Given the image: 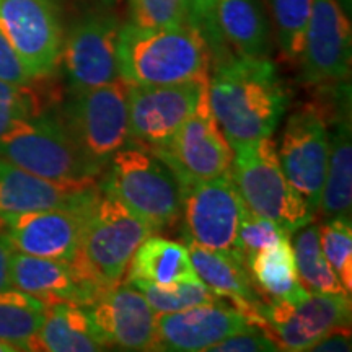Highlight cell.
<instances>
[{
    "instance_id": "obj_1",
    "label": "cell",
    "mask_w": 352,
    "mask_h": 352,
    "mask_svg": "<svg viewBox=\"0 0 352 352\" xmlns=\"http://www.w3.org/2000/svg\"><path fill=\"white\" fill-rule=\"evenodd\" d=\"M208 98L232 148L272 135L289 103L270 59L239 56L217 64L209 76Z\"/></svg>"
},
{
    "instance_id": "obj_2",
    "label": "cell",
    "mask_w": 352,
    "mask_h": 352,
    "mask_svg": "<svg viewBox=\"0 0 352 352\" xmlns=\"http://www.w3.org/2000/svg\"><path fill=\"white\" fill-rule=\"evenodd\" d=\"M118 72L127 85H171L210 76L209 44L199 26L140 28L126 23L118 36Z\"/></svg>"
},
{
    "instance_id": "obj_3",
    "label": "cell",
    "mask_w": 352,
    "mask_h": 352,
    "mask_svg": "<svg viewBox=\"0 0 352 352\" xmlns=\"http://www.w3.org/2000/svg\"><path fill=\"white\" fill-rule=\"evenodd\" d=\"M157 230L100 186L87 206L80 248L70 266L100 294L121 284L132 254Z\"/></svg>"
},
{
    "instance_id": "obj_4",
    "label": "cell",
    "mask_w": 352,
    "mask_h": 352,
    "mask_svg": "<svg viewBox=\"0 0 352 352\" xmlns=\"http://www.w3.org/2000/svg\"><path fill=\"white\" fill-rule=\"evenodd\" d=\"M101 176L100 186L157 232L173 226L182 215L183 189L178 176L144 145L127 140Z\"/></svg>"
},
{
    "instance_id": "obj_5",
    "label": "cell",
    "mask_w": 352,
    "mask_h": 352,
    "mask_svg": "<svg viewBox=\"0 0 352 352\" xmlns=\"http://www.w3.org/2000/svg\"><path fill=\"white\" fill-rule=\"evenodd\" d=\"M230 176L250 212L272 220L290 235L314 222L315 214L285 178L271 135L233 148Z\"/></svg>"
},
{
    "instance_id": "obj_6",
    "label": "cell",
    "mask_w": 352,
    "mask_h": 352,
    "mask_svg": "<svg viewBox=\"0 0 352 352\" xmlns=\"http://www.w3.org/2000/svg\"><path fill=\"white\" fill-rule=\"evenodd\" d=\"M0 157L30 173L54 182L98 183L100 173L85 160L63 121L26 118L0 138Z\"/></svg>"
},
{
    "instance_id": "obj_7",
    "label": "cell",
    "mask_w": 352,
    "mask_h": 352,
    "mask_svg": "<svg viewBox=\"0 0 352 352\" xmlns=\"http://www.w3.org/2000/svg\"><path fill=\"white\" fill-rule=\"evenodd\" d=\"M60 121L85 160L103 175L111 157L129 140L127 83L120 78L72 91Z\"/></svg>"
},
{
    "instance_id": "obj_8",
    "label": "cell",
    "mask_w": 352,
    "mask_h": 352,
    "mask_svg": "<svg viewBox=\"0 0 352 352\" xmlns=\"http://www.w3.org/2000/svg\"><path fill=\"white\" fill-rule=\"evenodd\" d=\"M259 314L279 351L303 352L314 349L329 333L351 328L352 303L351 296L344 294L307 292L294 302L270 298Z\"/></svg>"
},
{
    "instance_id": "obj_9",
    "label": "cell",
    "mask_w": 352,
    "mask_h": 352,
    "mask_svg": "<svg viewBox=\"0 0 352 352\" xmlns=\"http://www.w3.org/2000/svg\"><path fill=\"white\" fill-rule=\"evenodd\" d=\"M183 239L204 248L239 252L236 233L243 201L230 173L202 182H182Z\"/></svg>"
},
{
    "instance_id": "obj_10",
    "label": "cell",
    "mask_w": 352,
    "mask_h": 352,
    "mask_svg": "<svg viewBox=\"0 0 352 352\" xmlns=\"http://www.w3.org/2000/svg\"><path fill=\"white\" fill-rule=\"evenodd\" d=\"M160 157L182 182H202L230 173L233 148L210 111L208 90L196 111L162 147L148 148Z\"/></svg>"
},
{
    "instance_id": "obj_11",
    "label": "cell",
    "mask_w": 352,
    "mask_h": 352,
    "mask_svg": "<svg viewBox=\"0 0 352 352\" xmlns=\"http://www.w3.org/2000/svg\"><path fill=\"white\" fill-rule=\"evenodd\" d=\"M209 78L171 85H127L129 140L155 148L165 145L196 111Z\"/></svg>"
},
{
    "instance_id": "obj_12",
    "label": "cell",
    "mask_w": 352,
    "mask_h": 352,
    "mask_svg": "<svg viewBox=\"0 0 352 352\" xmlns=\"http://www.w3.org/2000/svg\"><path fill=\"white\" fill-rule=\"evenodd\" d=\"M279 153L285 178L300 192L314 214L327 176L329 134L324 114L316 107L298 109L289 118Z\"/></svg>"
},
{
    "instance_id": "obj_13",
    "label": "cell",
    "mask_w": 352,
    "mask_h": 352,
    "mask_svg": "<svg viewBox=\"0 0 352 352\" xmlns=\"http://www.w3.org/2000/svg\"><path fill=\"white\" fill-rule=\"evenodd\" d=\"M90 197L76 206L0 217V236L12 246L13 252L72 261L80 248Z\"/></svg>"
},
{
    "instance_id": "obj_14",
    "label": "cell",
    "mask_w": 352,
    "mask_h": 352,
    "mask_svg": "<svg viewBox=\"0 0 352 352\" xmlns=\"http://www.w3.org/2000/svg\"><path fill=\"white\" fill-rule=\"evenodd\" d=\"M120 28V21L108 13H90L70 28L60 51L70 91L120 80L116 54Z\"/></svg>"
},
{
    "instance_id": "obj_15",
    "label": "cell",
    "mask_w": 352,
    "mask_h": 352,
    "mask_svg": "<svg viewBox=\"0 0 352 352\" xmlns=\"http://www.w3.org/2000/svg\"><path fill=\"white\" fill-rule=\"evenodd\" d=\"M302 80L341 83L351 76L352 30L340 0H314L300 59Z\"/></svg>"
},
{
    "instance_id": "obj_16",
    "label": "cell",
    "mask_w": 352,
    "mask_h": 352,
    "mask_svg": "<svg viewBox=\"0 0 352 352\" xmlns=\"http://www.w3.org/2000/svg\"><path fill=\"white\" fill-rule=\"evenodd\" d=\"M0 28L33 78L54 74L60 63L63 30L51 0H0Z\"/></svg>"
},
{
    "instance_id": "obj_17",
    "label": "cell",
    "mask_w": 352,
    "mask_h": 352,
    "mask_svg": "<svg viewBox=\"0 0 352 352\" xmlns=\"http://www.w3.org/2000/svg\"><path fill=\"white\" fill-rule=\"evenodd\" d=\"M253 324L236 307L206 303L158 314L153 351L201 352Z\"/></svg>"
},
{
    "instance_id": "obj_18",
    "label": "cell",
    "mask_w": 352,
    "mask_h": 352,
    "mask_svg": "<svg viewBox=\"0 0 352 352\" xmlns=\"http://www.w3.org/2000/svg\"><path fill=\"white\" fill-rule=\"evenodd\" d=\"M85 308L107 346L153 351L157 314L134 285H114Z\"/></svg>"
},
{
    "instance_id": "obj_19",
    "label": "cell",
    "mask_w": 352,
    "mask_h": 352,
    "mask_svg": "<svg viewBox=\"0 0 352 352\" xmlns=\"http://www.w3.org/2000/svg\"><path fill=\"white\" fill-rule=\"evenodd\" d=\"M12 287L36 297L46 307L57 303L91 305L101 294L85 283L67 261L13 252L10 259Z\"/></svg>"
},
{
    "instance_id": "obj_20",
    "label": "cell",
    "mask_w": 352,
    "mask_h": 352,
    "mask_svg": "<svg viewBox=\"0 0 352 352\" xmlns=\"http://www.w3.org/2000/svg\"><path fill=\"white\" fill-rule=\"evenodd\" d=\"M98 183L54 182L0 157V217L80 204L91 196Z\"/></svg>"
},
{
    "instance_id": "obj_21",
    "label": "cell",
    "mask_w": 352,
    "mask_h": 352,
    "mask_svg": "<svg viewBox=\"0 0 352 352\" xmlns=\"http://www.w3.org/2000/svg\"><path fill=\"white\" fill-rule=\"evenodd\" d=\"M192 267L199 279L217 296L228 298L253 324L264 328L259 308L264 300L254 285L245 258L239 252H220L186 241Z\"/></svg>"
},
{
    "instance_id": "obj_22",
    "label": "cell",
    "mask_w": 352,
    "mask_h": 352,
    "mask_svg": "<svg viewBox=\"0 0 352 352\" xmlns=\"http://www.w3.org/2000/svg\"><path fill=\"white\" fill-rule=\"evenodd\" d=\"M215 28L239 57L270 59L271 23L261 0H215Z\"/></svg>"
},
{
    "instance_id": "obj_23",
    "label": "cell",
    "mask_w": 352,
    "mask_h": 352,
    "mask_svg": "<svg viewBox=\"0 0 352 352\" xmlns=\"http://www.w3.org/2000/svg\"><path fill=\"white\" fill-rule=\"evenodd\" d=\"M334 127L329 134L327 176L318 210L324 220L351 217L352 209V132L351 100L342 101L333 118Z\"/></svg>"
},
{
    "instance_id": "obj_24",
    "label": "cell",
    "mask_w": 352,
    "mask_h": 352,
    "mask_svg": "<svg viewBox=\"0 0 352 352\" xmlns=\"http://www.w3.org/2000/svg\"><path fill=\"white\" fill-rule=\"evenodd\" d=\"M126 272V283L142 280L158 287H175L201 280L192 267L186 245L157 235H151L139 245Z\"/></svg>"
},
{
    "instance_id": "obj_25",
    "label": "cell",
    "mask_w": 352,
    "mask_h": 352,
    "mask_svg": "<svg viewBox=\"0 0 352 352\" xmlns=\"http://www.w3.org/2000/svg\"><path fill=\"white\" fill-rule=\"evenodd\" d=\"M107 349V342L101 338L85 307L72 303L46 307L43 324L34 341V351L96 352Z\"/></svg>"
},
{
    "instance_id": "obj_26",
    "label": "cell",
    "mask_w": 352,
    "mask_h": 352,
    "mask_svg": "<svg viewBox=\"0 0 352 352\" xmlns=\"http://www.w3.org/2000/svg\"><path fill=\"white\" fill-rule=\"evenodd\" d=\"M245 263L254 285L264 296L289 302L307 296L308 290L298 279L290 239L254 253Z\"/></svg>"
},
{
    "instance_id": "obj_27",
    "label": "cell",
    "mask_w": 352,
    "mask_h": 352,
    "mask_svg": "<svg viewBox=\"0 0 352 352\" xmlns=\"http://www.w3.org/2000/svg\"><path fill=\"white\" fill-rule=\"evenodd\" d=\"M46 305L36 297L10 287L0 290V341L16 351H34V341L43 324Z\"/></svg>"
},
{
    "instance_id": "obj_28",
    "label": "cell",
    "mask_w": 352,
    "mask_h": 352,
    "mask_svg": "<svg viewBox=\"0 0 352 352\" xmlns=\"http://www.w3.org/2000/svg\"><path fill=\"white\" fill-rule=\"evenodd\" d=\"M294 235V254L298 279L308 292L321 294H344L351 296L341 284L340 277L333 271L331 264L328 263L323 250L320 246L318 226L307 223L305 227L298 228Z\"/></svg>"
},
{
    "instance_id": "obj_29",
    "label": "cell",
    "mask_w": 352,
    "mask_h": 352,
    "mask_svg": "<svg viewBox=\"0 0 352 352\" xmlns=\"http://www.w3.org/2000/svg\"><path fill=\"white\" fill-rule=\"evenodd\" d=\"M277 43L290 63H298L314 0H270Z\"/></svg>"
},
{
    "instance_id": "obj_30",
    "label": "cell",
    "mask_w": 352,
    "mask_h": 352,
    "mask_svg": "<svg viewBox=\"0 0 352 352\" xmlns=\"http://www.w3.org/2000/svg\"><path fill=\"white\" fill-rule=\"evenodd\" d=\"M127 284L134 285L144 294L157 315L171 314V311L206 305V303H223V298L217 296L212 289H209L202 280L178 284L175 287H158V285L142 283V280H132Z\"/></svg>"
},
{
    "instance_id": "obj_31",
    "label": "cell",
    "mask_w": 352,
    "mask_h": 352,
    "mask_svg": "<svg viewBox=\"0 0 352 352\" xmlns=\"http://www.w3.org/2000/svg\"><path fill=\"white\" fill-rule=\"evenodd\" d=\"M320 246L341 284L352 290V226L351 217L327 219L318 227Z\"/></svg>"
},
{
    "instance_id": "obj_32",
    "label": "cell",
    "mask_w": 352,
    "mask_h": 352,
    "mask_svg": "<svg viewBox=\"0 0 352 352\" xmlns=\"http://www.w3.org/2000/svg\"><path fill=\"white\" fill-rule=\"evenodd\" d=\"M129 23L140 28L197 25L192 0H129Z\"/></svg>"
},
{
    "instance_id": "obj_33",
    "label": "cell",
    "mask_w": 352,
    "mask_h": 352,
    "mask_svg": "<svg viewBox=\"0 0 352 352\" xmlns=\"http://www.w3.org/2000/svg\"><path fill=\"white\" fill-rule=\"evenodd\" d=\"M287 239H290V233L285 228L243 208L239 233H236V250L245 258V261L254 253Z\"/></svg>"
},
{
    "instance_id": "obj_34",
    "label": "cell",
    "mask_w": 352,
    "mask_h": 352,
    "mask_svg": "<svg viewBox=\"0 0 352 352\" xmlns=\"http://www.w3.org/2000/svg\"><path fill=\"white\" fill-rule=\"evenodd\" d=\"M38 96L28 87H16L0 80V138L26 118L36 116Z\"/></svg>"
},
{
    "instance_id": "obj_35",
    "label": "cell",
    "mask_w": 352,
    "mask_h": 352,
    "mask_svg": "<svg viewBox=\"0 0 352 352\" xmlns=\"http://www.w3.org/2000/svg\"><path fill=\"white\" fill-rule=\"evenodd\" d=\"M212 352H274L279 346L263 327L250 324L248 328L232 334L227 340L210 347Z\"/></svg>"
},
{
    "instance_id": "obj_36",
    "label": "cell",
    "mask_w": 352,
    "mask_h": 352,
    "mask_svg": "<svg viewBox=\"0 0 352 352\" xmlns=\"http://www.w3.org/2000/svg\"><path fill=\"white\" fill-rule=\"evenodd\" d=\"M0 80L16 87H28L34 80L2 28H0Z\"/></svg>"
},
{
    "instance_id": "obj_37",
    "label": "cell",
    "mask_w": 352,
    "mask_h": 352,
    "mask_svg": "<svg viewBox=\"0 0 352 352\" xmlns=\"http://www.w3.org/2000/svg\"><path fill=\"white\" fill-rule=\"evenodd\" d=\"M214 3L215 0H192V6H195V19L196 23L199 26L201 33L204 34L206 41L209 44L210 56L214 54L219 57V63L223 60V52H226V44L220 39L217 28H215L214 21ZM217 63V64H219Z\"/></svg>"
},
{
    "instance_id": "obj_38",
    "label": "cell",
    "mask_w": 352,
    "mask_h": 352,
    "mask_svg": "<svg viewBox=\"0 0 352 352\" xmlns=\"http://www.w3.org/2000/svg\"><path fill=\"white\" fill-rule=\"evenodd\" d=\"M311 351H327V352H341L351 351V328H341L329 333L323 340H320Z\"/></svg>"
},
{
    "instance_id": "obj_39",
    "label": "cell",
    "mask_w": 352,
    "mask_h": 352,
    "mask_svg": "<svg viewBox=\"0 0 352 352\" xmlns=\"http://www.w3.org/2000/svg\"><path fill=\"white\" fill-rule=\"evenodd\" d=\"M13 248L0 236V290L12 287L10 280V259Z\"/></svg>"
},
{
    "instance_id": "obj_40",
    "label": "cell",
    "mask_w": 352,
    "mask_h": 352,
    "mask_svg": "<svg viewBox=\"0 0 352 352\" xmlns=\"http://www.w3.org/2000/svg\"><path fill=\"white\" fill-rule=\"evenodd\" d=\"M0 352H16V347L8 344L6 341H0Z\"/></svg>"
},
{
    "instance_id": "obj_41",
    "label": "cell",
    "mask_w": 352,
    "mask_h": 352,
    "mask_svg": "<svg viewBox=\"0 0 352 352\" xmlns=\"http://www.w3.org/2000/svg\"><path fill=\"white\" fill-rule=\"evenodd\" d=\"M101 3H104V6H113V3H116L118 0H100Z\"/></svg>"
}]
</instances>
